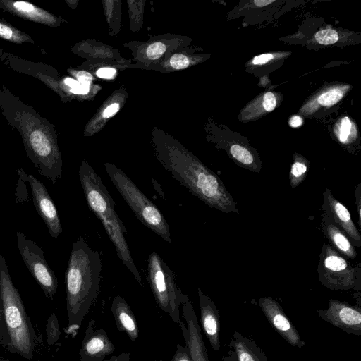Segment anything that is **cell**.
I'll use <instances>...</instances> for the list:
<instances>
[{
  "instance_id": "6da1fadb",
  "label": "cell",
  "mask_w": 361,
  "mask_h": 361,
  "mask_svg": "<svg viewBox=\"0 0 361 361\" xmlns=\"http://www.w3.org/2000/svg\"><path fill=\"white\" fill-rule=\"evenodd\" d=\"M0 109L8 124L20 133L27 155L39 174L55 184L62 177V159L53 126L1 84Z\"/></svg>"
},
{
  "instance_id": "7a4b0ae2",
  "label": "cell",
  "mask_w": 361,
  "mask_h": 361,
  "mask_svg": "<svg viewBox=\"0 0 361 361\" xmlns=\"http://www.w3.org/2000/svg\"><path fill=\"white\" fill-rule=\"evenodd\" d=\"M102 260L82 237L73 243L65 274L68 326L79 327L97 298Z\"/></svg>"
},
{
  "instance_id": "3957f363",
  "label": "cell",
  "mask_w": 361,
  "mask_h": 361,
  "mask_svg": "<svg viewBox=\"0 0 361 361\" xmlns=\"http://www.w3.org/2000/svg\"><path fill=\"white\" fill-rule=\"evenodd\" d=\"M79 178L88 207L103 224L115 246L118 257L140 285L143 286L141 276L124 236L127 230L114 209V200L100 177L85 162H82L80 168Z\"/></svg>"
},
{
  "instance_id": "277c9868",
  "label": "cell",
  "mask_w": 361,
  "mask_h": 361,
  "mask_svg": "<svg viewBox=\"0 0 361 361\" xmlns=\"http://www.w3.org/2000/svg\"><path fill=\"white\" fill-rule=\"evenodd\" d=\"M164 167L190 193L219 211L239 214L235 202L220 178L192 157L165 158Z\"/></svg>"
},
{
  "instance_id": "5b68a950",
  "label": "cell",
  "mask_w": 361,
  "mask_h": 361,
  "mask_svg": "<svg viewBox=\"0 0 361 361\" xmlns=\"http://www.w3.org/2000/svg\"><path fill=\"white\" fill-rule=\"evenodd\" d=\"M0 292L4 323L11 349L22 357H32L33 331L20 295L14 286L5 258L0 254Z\"/></svg>"
},
{
  "instance_id": "8992f818",
  "label": "cell",
  "mask_w": 361,
  "mask_h": 361,
  "mask_svg": "<svg viewBox=\"0 0 361 361\" xmlns=\"http://www.w3.org/2000/svg\"><path fill=\"white\" fill-rule=\"evenodd\" d=\"M106 171L117 190L141 223L169 243H172L169 224L158 207L121 170L106 164Z\"/></svg>"
},
{
  "instance_id": "52a82bcc",
  "label": "cell",
  "mask_w": 361,
  "mask_h": 361,
  "mask_svg": "<svg viewBox=\"0 0 361 361\" xmlns=\"http://www.w3.org/2000/svg\"><path fill=\"white\" fill-rule=\"evenodd\" d=\"M147 274L159 307L178 324L181 322L180 308L189 297L177 286L173 271L157 252L148 257Z\"/></svg>"
},
{
  "instance_id": "ba28073f",
  "label": "cell",
  "mask_w": 361,
  "mask_h": 361,
  "mask_svg": "<svg viewBox=\"0 0 361 361\" xmlns=\"http://www.w3.org/2000/svg\"><path fill=\"white\" fill-rule=\"evenodd\" d=\"M321 283L330 290H360V271L353 266L329 243L324 244L317 267Z\"/></svg>"
},
{
  "instance_id": "9c48e42d",
  "label": "cell",
  "mask_w": 361,
  "mask_h": 361,
  "mask_svg": "<svg viewBox=\"0 0 361 361\" xmlns=\"http://www.w3.org/2000/svg\"><path fill=\"white\" fill-rule=\"evenodd\" d=\"M16 241L19 252L29 271L45 295L52 299L57 290L58 281L45 259L43 250L20 231H16Z\"/></svg>"
},
{
  "instance_id": "30bf717a",
  "label": "cell",
  "mask_w": 361,
  "mask_h": 361,
  "mask_svg": "<svg viewBox=\"0 0 361 361\" xmlns=\"http://www.w3.org/2000/svg\"><path fill=\"white\" fill-rule=\"evenodd\" d=\"M17 172L21 179L29 183L34 207L45 223L49 235L57 238L62 233V226L57 209L46 187L37 178L27 174L23 169H19Z\"/></svg>"
},
{
  "instance_id": "8fae6325",
  "label": "cell",
  "mask_w": 361,
  "mask_h": 361,
  "mask_svg": "<svg viewBox=\"0 0 361 361\" xmlns=\"http://www.w3.org/2000/svg\"><path fill=\"white\" fill-rule=\"evenodd\" d=\"M320 318L347 334L361 336V307L331 299L326 310H318Z\"/></svg>"
},
{
  "instance_id": "7c38bea8",
  "label": "cell",
  "mask_w": 361,
  "mask_h": 361,
  "mask_svg": "<svg viewBox=\"0 0 361 361\" xmlns=\"http://www.w3.org/2000/svg\"><path fill=\"white\" fill-rule=\"evenodd\" d=\"M259 305L274 330L292 346L302 348L305 343L279 303L271 297H261Z\"/></svg>"
},
{
  "instance_id": "4fadbf2b",
  "label": "cell",
  "mask_w": 361,
  "mask_h": 361,
  "mask_svg": "<svg viewBox=\"0 0 361 361\" xmlns=\"http://www.w3.org/2000/svg\"><path fill=\"white\" fill-rule=\"evenodd\" d=\"M182 310L186 325L182 322L178 325L182 331L192 361H209L197 317L189 298L183 304Z\"/></svg>"
},
{
  "instance_id": "5bb4252c",
  "label": "cell",
  "mask_w": 361,
  "mask_h": 361,
  "mask_svg": "<svg viewBox=\"0 0 361 361\" xmlns=\"http://www.w3.org/2000/svg\"><path fill=\"white\" fill-rule=\"evenodd\" d=\"M116 348L104 329H96L94 319L87 326L80 348L82 361H103Z\"/></svg>"
},
{
  "instance_id": "9a60e30c",
  "label": "cell",
  "mask_w": 361,
  "mask_h": 361,
  "mask_svg": "<svg viewBox=\"0 0 361 361\" xmlns=\"http://www.w3.org/2000/svg\"><path fill=\"white\" fill-rule=\"evenodd\" d=\"M0 60L13 71L31 75L54 90L57 89L58 84L55 79L56 73L54 70L48 65L23 59L5 52L1 49Z\"/></svg>"
},
{
  "instance_id": "2e32d148",
  "label": "cell",
  "mask_w": 361,
  "mask_h": 361,
  "mask_svg": "<svg viewBox=\"0 0 361 361\" xmlns=\"http://www.w3.org/2000/svg\"><path fill=\"white\" fill-rule=\"evenodd\" d=\"M200 310V323L211 347L216 351L221 349L220 316L214 301L197 289Z\"/></svg>"
},
{
  "instance_id": "e0dca14e",
  "label": "cell",
  "mask_w": 361,
  "mask_h": 361,
  "mask_svg": "<svg viewBox=\"0 0 361 361\" xmlns=\"http://www.w3.org/2000/svg\"><path fill=\"white\" fill-rule=\"evenodd\" d=\"M323 206L335 224L348 236L352 245L360 248L361 236L351 219L350 212L345 205L333 196L329 188H326L324 193Z\"/></svg>"
},
{
  "instance_id": "ac0fdd59",
  "label": "cell",
  "mask_w": 361,
  "mask_h": 361,
  "mask_svg": "<svg viewBox=\"0 0 361 361\" xmlns=\"http://www.w3.org/2000/svg\"><path fill=\"white\" fill-rule=\"evenodd\" d=\"M0 8L23 19L55 27L61 20L51 13L25 1L0 0Z\"/></svg>"
},
{
  "instance_id": "d6986e66",
  "label": "cell",
  "mask_w": 361,
  "mask_h": 361,
  "mask_svg": "<svg viewBox=\"0 0 361 361\" xmlns=\"http://www.w3.org/2000/svg\"><path fill=\"white\" fill-rule=\"evenodd\" d=\"M116 328L125 332L130 341L139 336V328L135 317L127 302L120 295L113 297L110 307Z\"/></svg>"
},
{
  "instance_id": "ffe728a7",
  "label": "cell",
  "mask_w": 361,
  "mask_h": 361,
  "mask_svg": "<svg viewBox=\"0 0 361 361\" xmlns=\"http://www.w3.org/2000/svg\"><path fill=\"white\" fill-rule=\"evenodd\" d=\"M322 232L330 245L342 256L355 259L357 252L344 232L335 224L327 210L324 208L322 219Z\"/></svg>"
},
{
  "instance_id": "44dd1931",
  "label": "cell",
  "mask_w": 361,
  "mask_h": 361,
  "mask_svg": "<svg viewBox=\"0 0 361 361\" xmlns=\"http://www.w3.org/2000/svg\"><path fill=\"white\" fill-rule=\"evenodd\" d=\"M229 347L236 353L238 361H268L265 353L255 341L235 331Z\"/></svg>"
},
{
  "instance_id": "7402d4cb",
  "label": "cell",
  "mask_w": 361,
  "mask_h": 361,
  "mask_svg": "<svg viewBox=\"0 0 361 361\" xmlns=\"http://www.w3.org/2000/svg\"><path fill=\"white\" fill-rule=\"evenodd\" d=\"M0 38L10 42L22 44L28 42L32 44L35 41L27 34L11 25L7 21L0 18Z\"/></svg>"
},
{
  "instance_id": "603a6c76",
  "label": "cell",
  "mask_w": 361,
  "mask_h": 361,
  "mask_svg": "<svg viewBox=\"0 0 361 361\" xmlns=\"http://www.w3.org/2000/svg\"><path fill=\"white\" fill-rule=\"evenodd\" d=\"M288 175L289 182L293 189L306 178L309 170V162L304 157L297 155L294 157Z\"/></svg>"
},
{
  "instance_id": "cb8c5ba5",
  "label": "cell",
  "mask_w": 361,
  "mask_h": 361,
  "mask_svg": "<svg viewBox=\"0 0 361 361\" xmlns=\"http://www.w3.org/2000/svg\"><path fill=\"white\" fill-rule=\"evenodd\" d=\"M343 93L338 89H333L322 94L318 97V102L323 106H331L339 102Z\"/></svg>"
},
{
  "instance_id": "d4e9b609",
  "label": "cell",
  "mask_w": 361,
  "mask_h": 361,
  "mask_svg": "<svg viewBox=\"0 0 361 361\" xmlns=\"http://www.w3.org/2000/svg\"><path fill=\"white\" fill-rule=\"evenodd\" d=\"M315 39L321 44H332L338 41V34L333 29H325L318 31L315 34Z\"/></svg>"
},
{
  "instance_id": "484cf974",
  "label": "cell",
  "mask_w": 361,
  "mask_h": 361,
  "mask_svg": "<svg viewBox=\"0 0 361 361\" xmlns=\"http://www.w3.org/2000/svg\"><path fill=\"white\" fill-rule=\"evenodd\" d=\"M166 47L162 42H154L147 49V56L150 59L159 58L166 51Z\"/></svg>"
},
{
  "instance_id": "4316f807",
  "label": "cell",
  "mask_w": 361,
  "mask_h": 361,
  "mask_svg": "<svg viewBox=\"0 0 361 361\" xmlns=\"http://www.w3.org/2000/svg\"><path fill=\"white\" fill-rule=\"evenodd\" d=\"M60 332L59 330V326L57 322V319L53 314L49 321L48 323V341L49 343H52L54 341H56L59 336Z\"/></svg>"
},
{
  "instance_id": "83f0119b",
  "label": "cell",
  "mask_w": 361,
  "mask_h": 361,
  "mask_svg": "<svg viewBox=\"0 0 361 361\" xmlns=\"http://www.w3.org/2000/svg\"><path fill=\"white\" fill-rule=\"evenodd\" d=\"M170 361H192L188 347L178 343L176 352Z\"/></svg>"
},
{
  "instance_id": "f1b7e54d",
  "label": "cell",
  "mask_w": 361,
  "mask_h": 361,
  "mask_svg": "<svg viewBox=\"0 0 361 361\" xmlns=\"http://www.w3.org/2000/svg\"><path fill=\"white\" fill-rule=\"evenodd\" d=\"M351 122L348 117L343 118L341 121L338 138L341 142H345L350 135Z\"/></svg>"
},
{
  "instance_id": "f546056e",
  "label": "cell",
  "mask_w": 361,
  "mask_h": 361,
  "mask_svg": "<svg viewBox=\"0 0 361 361\" xmlns=\"http://www.w3.org/2000/svg\"><path fill=\"white\" fill-rule=\"evenodd\" d=\"M189 60L185 55L176 54L170 59V63L175 69H183L188 66Z\"/></svg>"
},
{
  "instance_id": "4dcf8cb0",
  "label": "cell",
  "mask_w": 361,
  "mask_h": 361,
  "mask_svg": "<svg viewBox=\"0 0 361 361\" xmlns=\"http://www.w3.org/2000/svg\"><path fill=\"white\" fill-rule=\"evenodd\" d=\"M276 100L274 94L268 92H266L263 97V107L265 111L270 112L276 107Z\"/></svg>"
},
{
  "instance_id": "1f68e13d",
  "label": "cell",
  "mask_w": 361,
  "mask_h": 361,
  "mask_svg": "<svg viewBox=\"0 0 361 361\" xmlns=\"http://www.w3.org/2000/svg\"><path fill=\"white\" fill-rule=\"evenodd\" d=\"M273 58L274 56L271 54H263L255 56L252 63L254 65H262L271 61Z\"/></svg>"
},
{
  "instance_id": "d6a6232c",
  "label": "cell",
  "mask_w": 361,
  "mask_h": 361,
  "mask_svg": "<svg viewBox=\"0 0 361 361\" xmlns=\"http://www.w3.org/2000/svg\"><path fill=\"white\" fill-rule=\"evenodd\" d=\"M361 184L359 183L355 190V203L357 204V211L358 214V224L361 227L360 219H361Z\"/></svg>"
},
{
  "instance_id": "836d02e7",
  "label": "cell",
  "mask_w": 361,
  "mask_h": 361,
  "mask_svg": "<svg viewBox=\"0 0 361 361\" xmlns=\"http://www.w3.org/2000/svg\"><path fill=\"white\" fill-rule=\"evenodd\" d=\"M116 72V69L113 68H102L97 71V75L102 78H111Z\"/></svg>"
},
{
  "instance_id": "e575fe53",
  "label": "cell",
  "mask_w": 361,
  "mask_h": 361,
  "mask_svg": "<svg viewBox=\"0 0 361 361\" xmlns=\"http://www.w3.org/2000/svg\"><path fill=\"white\" fill-rule=\"evenodd\" d=\"M90 84L80 83L77 87L70 89V92L77 94H86L89 92Z\"/></svg>"
},
{
  "instance_id": "d590c367",
  "label": "cell",
  "mask_w": 361,
  "mask_h": 361,
  "mask_svg": "<svg viewBox=\"0 0 361 361\" xmlns=\"http://www.w3.org/2000/svg\"><path fill=\"white\" fill-rule=\"evenodd\" d=\"M77 78L80 83L90 84L92 77L90 73L86 71H80L77 73Z\"/></svg>"
},
{
  "instance_id": "8d00e7d4",
  "label": "cell",
  "mask_w": 361,
  "mask_h": 361,
  "mask_svg": "<svg viewBox=\"0 0 361 361\" xmlns=\"http://www.w3.org/2000/svg\"><path fill=\"white\" fill-rule=\"evenodd\" d=\"M103 361H133V360L130 359V355L129 353H121L117 355H114L108 359H105Z\"/></svg>"
},
{
  "instance_id": "74e56055",
  "label": "cell",
  "mask_w": 361,
  "mask_h": 361,
  "mask_svg": "<svg viewBox=\"0 0 361 361\" xmlns=\"http://www.w3.org/2000/svg\"><path fill=\"white\" fill-rule=\"evenodd\" d=\"M119 110V105L117 103H114L109 106L103 112V116L105 118H109L114 116Z\"/></svg>"
},
{
  "instance_id": "f35d334b",
  "label": "cell",
  "mask_w": 361,
  "mask_h": 361,
  "mask_svg": "<svg viewBox=\"0 0 361 361\" xmlns=\"http://www.w3.org/2000/svg\"><path fill=\"white\" fill-rule=\"evenodd\" d=\"M222 361H238L236 353L233 350H229L227 355L223 356Z\"/></svg>"
},
{
  "instance_id": "ab89813d",
  "label": "cell",
  "mask_w": 361,
  "mask_h": 361,
  "mask_svg": "<svg viewBox=\"0 0 361 361\" xmlns=\"http://www.w3.org/2000/svg\"><path fill=\"white\" fill-rule=\"evenodd\" d=\"M302 123V120L300 116H293L289 121V124L291 127L296 128L300 126Z\"/></svg>"
},
{
  "instance_id": "60d3db41",
  "label": "cell",
  "mask_w": 361,
  "mask_h": 361,
  "mask_svg": "<svg viewBox=\"0 0 361 361\" xmlns=\"http://www.w3.org/2000/svg\"><path fill=\"white\" fill-rule=\"evenodd\" d=\"M4 314H3V307H2V301H1V292H0V341L2 340V329L4 326Z\"/></svg>"
},
{
  "instance_id": "b9f144b4",
  "label": "cell",
  "mask_w": 361,
  "mask_h": 361,
  "mask_svg": "<svg viewBox=\"0 0 361 361\" xmlns=\"http://www.w3.org/2000/svg\"><path fill=\"white\" fill-rule=\"evenodd\" d=\"M64 84L70 87L71 89L77 87L80 82L73 78H67L64 80Z\"/></svg>"
},
{
  "instance_id": "7bdbcfd3",
  "label": "cell",
  "mask_w": 361,
  "mask_h": 361,
  "mask_svg": "<svg viewBox=\"0 0 361 361\" xmlns=\"http://www.w3.org/2000/svg\"><path fill=\"white\" fill-rule=\"evenodd\" d=\"M274 0H255L254 4L257 6H264L274 2Z\"/></svg>"
},
{
  "instance_id": "ee69618b",
  "label": "cell",
  "mask_w": 361,
  "mask_h": 361,
  "mask_svg": "<svg viewBox=\"0 0 361 361\" xmlns=\"http://www.w3.org/2000/svg\"><path fill=\"white\" fill-rule=\"evenodd\" d=\"M154 361H163V360H154Z\"/></svg>"
}]
</instances>
